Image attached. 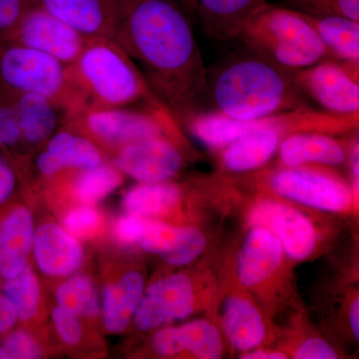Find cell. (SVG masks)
I'll return each mask as SVG.
<instances>
[{
    "mask_svg": "<svg viewBox=\"0 0 359 359\" xmlns=\"http://www.w3.org/2000/svg\"><path fill=\"white\" fill-rule=\"evenodd\" d=\"M351 173H353V188L358 194L359 190V153L358 143L354 144L351 151Z\"/></svg>",
    "mask_w": 359,
    "mask_h": 359,
    "instance_id": "39",
    "label": "cell"
},
{
    "mask_svg": "<svg viewBox=\"0 0 359 359\" xmlns=\"http://www.w3.org/2000/svg\"><path fill=\"white\" fill-rule=\"evenodd\" d=\"M215 110L238 120H255L306 106L290 71L266 59L233 61L209 81Z\"/></svg>",
    "mask_w": 359,
    "mask_h": 359,
    "instance_id": "2",
    "label": "cell"
},
{
    "mask_svg": "<svg viewBox=\"0 0 359 359\" xmlns=\"http://www.w3.org/2000/svg\"><path fill=\"white\" fill-rule=\"evenodd\" d=\"M39 0H0V41H6Z\"/></svg>",
    "mask_w": 359,
    "mask_h": 359,
    "instance_id": "35",
    "label": "cell"
},
{
    "mask_svg": "<svg viewBox=\"0 0 359 359\" xmlns=\"http://www.w3.org/2000/svg\"><path fill=\"white\" fill-rule=\"evenodd\" d=\"M152 337L153 351L162 358H172L184 351L201 359H218L223 354V342L218 328L205 320L185 325L158 328Z\"/></svg>",
    "mask_w": 359,
    "mask_h": 359,
    "instance_id": "21",
    "label": "cell"
},
{
    "mask_svg": "<svg viewBox=\"0 0 359 359\" xmlns=\"http://www.w3.org/2000/svg\"><path fill=\"white\" fill-rule=\"evenodd\" d=\"M58 353L53 342L18 325L0 339V359H39Z\"/></svg>",
    "mask_w": 359,
    "mask_h": 359,
    "instance_id": "33",
    "label": "cell"
},
{
    "mask_svg": "<svg viewBox=\"0 0 359 359\" xmlns=\"http://www.w3.org/2000/svg\"><path fill=\"white\" fill-rule=\"evenodd\" d=\"M0 152L15 168L20 181L27 176L30 159L23 147L22 136L13 101L0 86Z\"/></svg>",
    "mask_w": 359,
    "mask_h": 359,
    "instance_id": "31",
    "label": "cell"
},
{
    "mask_svg": "<svg viewBox=\"0 0 359 359\" xmlns=\"http://www.w3.org/2000/svg\"><path fill=\"white\" fill-rule=\"evenodd\" d=\"M238 39L256 55L285 70L334 60L309 23L287 7L266 4L247 20Z\"/></svg>",
    "mask_w": 359,
    "mask_h": 359,
    "instance_id": "4",
    "label": "cell"
},
{
    "mask_svg": "<svg viewBox=\"0 0 359 359\" xmlns=\"http://www.w3.org/2000/svg\"><path fill=\"white\" fill-rule=\"evenodd\" d=\"M285 6L299 13L359 21V0H285Z\"/></svg>",
    "mask_w": 359,
    "mask_h": 359,
    "instance_id": "34",
    "label": "cell"
},
{
    "mask_svg": "<svg viewBox=\"0 0 359 359\" xmlns=\"http://www.w3.org/2000/svg\"><path fill=\"white\" fill-rule=\"evenodd\" d=\"M0 292L15 309L18 325L27 328L57 346L49 327L50 308L41 278L34 269L32 259L20 275L0 283Z\"/></svg>",
    "mask_w": 359,
    "mask_h": 359,
    "instance_id": "20",
    "label": "cell"
},
{
    "mask_svg": "<svg viewBox=\"0 0 359 359\" xmlns=\"http://www.w3.org/2000/svg\"><path fill=\"white\" fill-rule=\"evenodd\" d=\"M125 175L110 160L95 167L66 170L28 189L41 193L59 214L74 205H96L122 186Z\"/></svg>",
    "mask_w": 359,
    "mask_h": 359,
    "instance_id": "9",
    "label": "cell"
},
{
    "mask_svg": "<svg viewBox=\"0 0 359 359\" xmlns=\"http://www.w3.org/2000/svg\"><path fill=\"white\" fill-rule=\"evenodd\" d=\"M195 309L192 282L185 273L163 276L145 287L133 323L140 332H152L186 320Z\"/></svg>",
    "mask_w": 359,
    "mask_h": 359,
    "instance_id": "14",
    "label": "cell"
},
{
    "mask_svg": "<svg viewBox=\"0 0 359 359\" xmlns=\"http://www.w3.org/2000/svg\"><path fill=\"white\" fill-rule=\"evenodd\" d=\"M280 163L294 168L309 164L340 166L346 160V151L341 142L330 134L302 132L290 135L278 147Z\"/></svg>",
    "mask_w": 359,
    "mask_h": 359,
    "instance_id": "25",
    "label": "cell"
},
{
    "mask_svg": "<svg viewBox=\"0 0 359 359\" xmlns=\"http://www.w3.org/2000/svg\"><path fill=\"white\" fill-rule=\"evenodd\" d=\"M68 73L87 109L137 105L167 107L138 66L113 39H87L76 60L68 65Z\"/></svg>",
    "mask_w": 359,
    "mask_h": 359,
    "instance_id": "3",
    "label": "cell"
},
{
    "mask_svg": "<svg viewBox=\"0 0 359 359\" xmlns=\"http://www.w3.org/2000/svg\"><path fill=\"white\" fill-rule=\"evenodd\" d=\"M297 13L323 40L334 60L359 63V21Z\"/></svg>",
    "mask_w": 359,
    "mask_h": 359,
    "instance_id": "30",
    "label": "cell"
},
{
    "mask_svg": "<svg viewBox=\"0 0 359 359\" xmlns=\"http://www.w3.org/2000/svg\"><path fill=\"white\" fill-rule=\"evenodd\" d=\"M21 192L20 176L6 156L0 152V207Z\"/></svg>",
    "mask_w": 359,
    "mask_h": 359,
    "instance_id": "36",
    "label": "cell"
},
{
    "mask_svg": "<svg viewBox=\"0 0 359 359\" xmlns=\"http://www.w3.org/2000/svg\"><path fill=\"white\" fill-rule=\"evenodd\" d=\"M186 11L174 0H125L114 41L176 121L201 112L209 78Z\"/></svg>",
    "mask_w": 359,
    "mask_h": 359,
    "instance_id": "1",
    "label": "cell"
},
{
    "mask_svg": "<svg viewBox=\"0 0 359 359\" xmlns=\"http://www.w3.org/2000/svg\"><path fill=\"white\" fill-rule=\"evenodd\" d=\"M99 273L103 332L121 334L133 323L145 290V278L140 269L127 264L123 248L116 244L104 248L99 257Z\"/></svg>",
    "mask_w": 359,
    "mask_h": 359,
    "instance_id": "8",
    "label": "cell"
},
{
    "mask_svg": "<svg viewBox=\"0 0 359 359\" xmlns=\"http://www.w3.org/2000/svg\"><path fill=\"white\" fill-rule=\"evenodd\" d=\"M244 359H283L285 354L280 353H273V351H254L244 354L242 356Z\"/></svg>",
    "mask_w": 359,
    "mask_h": 359,
    "instance_id": "40",
    "label": "cell"
},
{
    "mask_svg": "<svg viewBox=\"0 0 359 359\" xmlns=\"http://www.w3.org/2000/svg\"><path fill=\"white\" fill-rule=\"evenodd\" d=\"M182 7L187 11V13H196V1L195 0H178Z\"/></svg>",
    "mask_w": 359,
    "mask_h": 359,
    "instance_id": "42",
    "label": "cell"
},
{
    "mask_svg": "<svg viewBox=\"0 0 359 359\" xmlns=\"http://www.w3.org/2000/svg\"><path fill=\"white\" fill-rule=\"evenodd\" d=\"M60 216L61 226L82 244H97L107 233V219L96 205H74Z\"/></svg>",
    "mask_w": 359,
    "mask_h": 359,
    "instance_id": "32",
    "label": "cell"
},
{
    "mask_svg": "<svg viewBox=\"0 0 359 359\" xmlns=\"http://www.w3.org/2000/svg\"><path fill=\"white\" fill-rule=\"evenodd\" d=\"M53 295L60 308L75 314L92 327L102 330L101 294L95 278L89 273L79 271L58 280L54 285Z\"/></svg>",
    "mask_w": 359,
    "mask_h": 359,
    "instance_id": "27",
    "label": "cell"
},
{
    "mask_svg": "<svg viewBox=\"0 0 359 359\" xmlns=\"http://www.w3.org/2000/svg\"><path fill=\"white\" fill-rule=\"evenodd\" d=\"M349 320H351V330H353L354 337L359 339V301L358 299L353 302L349 311Z\"/></svg>",
    "mask_w": 359,
    "mask_h": 359,
    "instance_id": "41",
    "label": "cell"
},
{
    "mask_svg": "<svg viewBox=\"0 0 359 359\" xmlns=\"http://www.w3.org/2000/svg\"><path fill=\"white\" fill-rule=\"evenodd\" d=\"M125 0H39V6L86 39H114Z\"/></svg>",
    "mask_w": 359,
    "mask_h": 359,
    "instance_id": "18",
    "label": "cell"
},
{
    "mask_svg": "<svg viewBox=\"0 0 359 359\" xmlns=\"http://www.w3.org/2000/svg\"><path fill=\"white\" fill-rule=\"evenodd\" d=\"M49 327L59 351L73 358H100L106 354L102 330L55 304L49 311Z\"/></svg>",
    "mask_w": 359,
    "mask_h": 359,
    "instance_id": "24",
    "label": "cell"
},
{
    "mask_svg": "<svg viewBox=\"0 0 359 359\" xmlns=\"http://www.w3.org/2000/svg\"><path fill=\"white\" fill-rule=\"evenodd\" d=\"M34 229L26 199L18 195L0 207V283L15 278L29 263Z\"/></svg>",
    "mask_w": 359,
    "mask_h": 359,
    "instance_id": "17",
    "label": "cell"
},
{
    "mask_svg": "<svg viewBox=\"0 0 359 359\" xmlns=\"http://www.w3.org/2000/svg\"><path fill=\"white\" fill-rule=\"evenodd\" d=\"M107 160L95 144L62 125L32 156L22 190L66 170L95 167Z\"/></svg>",
    "mask_w": 359,
    "mask_h": 359,
    "instance_id": "12",
    "label": "cell"
},
{
    "mask_svg": "<svg viewBox=\"0 0 359 359\" xmlns=\"http://www.w3.org/2000/svg\"><path fill=\"white\" fill-rule=\"evenodd\" d=\"M250 223L273 233L294 261L308 259L316 248V231L308 218L289 205L268 202L252 212Z\"/></svg>",
    "mask_w": 359,
    "mask_h": 359,
    "instance_id": "19",
    "label": "cell"
},
{
    "mask_svg": "<svg viewBox=\"0 0 359 359\" xmlns=\"http://www.w3.org/2000/svg\"><path fill=\"white\" fill-rule=\"evenodd\" d=\"M250 133L223 149L221 161L226 171L245 173L266 165L290 135L302 132L342 133L351 126L348 116L332 114L309 106L248 120Z\"/></svg>",
    "mask_w": 359,
    "mask_h": 359,
    "instance_id": "5",
    "label": "cell"
},
{
    "mask_svg": "<svg viewBox=\"0 0 359 359\" xmlns=\"http://www.w3.org/2000/svg\"><path fill=\"white\" fill-rule=\"evenodd\" d=\"M181 199V187L170 180L132 187L123 196L121 205L126 214L160 219L171 214Z\"/></svg>",
    "mask_w": 359,
    "mask_h": 359,
    "instance_id": "29",
    "label": "cell"
},
{
    "mask_svg": "<svg viewBox=\"0 0 359 359\" xmlns=\"http://www.w3.org/2000/svg\"><path fill=\"white\" fill-rule=\"evenodd\" d=\"M18 325V314L11 302L0 292V339Z\"/></svg>",
    "mask_w": 359,
    "mask_h": 359,
    "instance_id": "38",
    "label": "cell"
},
{
    "mask_svg": "<svg viewBox=\"0 0 359 359\" xmlns=\"http://www.w3.org/2000/svg\"><path fill=\"white\" fill-rule=\"evenodd\" d=\"M283 247L266 229L255 226L245 238L237 257L236 271L245 287H254L276 273L283 259Z\"/></svg>",
    "mask_w": 359,
    "mask_h": 359,
    "instance_id": "23",
    "label": "cell"
},
{
    "mask_svg": "<svg viewBox=\"0 0 359 359\" xmlns=\"http://www.w3.org/2000/svg\"><path fill=\"white\" fill-rule=\"evenodd\" d=\"M177 123L171 111L161 106L88 108L63 125L83 135L109 159L119 149L133 142L176 134Z\"/></svg>",
    "mask_w": 359,
    "mask_h": 359,
    "instance_id": "7",
    "label": "cell"
},
{
    "mask_svg": "<svg viewBox=\"0 0 359 359\" xmlns=\"http://www.w3.org/2000/svg\"><path fill=\"white\" fill-rule=\"evenodd\" d=\"M87 39L37 6L25 14L6 41L29 47L57 59L65 65H70L81 53Z\"/></svg>",
    "mask_w": 359,
    "mask_h": 359,
    "instance_id": "15",
    "label": "cell"
},
{
    "mask_svg": "<svg viewBox=\"0 0 359 359\" xmlns=\"http://www.w3.org/2000/svg\"><path fill=\"white\" fill-rule=\"evenodd\" d=\"M222 323L226 337L238 351H252L266 337V327L259 309L244 297H230L226 299Z\"/></svg>",
    "mask_w": 359,
    "mask_h": 359,
    "instance_id": "28",
    "label": "cell"
},
{
    "mask_svg": "<svg viewBox=\"0 0 359 359\" xmlns=\"http://www.w3.org/2000/svg\"><path fill=\"white\" fill-rule=\"evenodd\" d=\"M269 184L278 195L323 211H344L351 203V190L341 180L308 165L278 170Z\"/></svg>",
    "mask_w": 359,
    "mask_h": 359,
    "instance_id": "11",
    "label": "cell"
},
{
    "mask_svg": "<svg viewBox=\"0 0 359 359\" xmlns=\"http://www.w3.org/2000/svg\"><path fill=\"white\" fill-rule=\"evenodd\" d=\"M173 136L163 134L133 142L119 149L109 160L125 177L139 183L170 181L184 164L183 154Z\"/></svg>",
    "mask_w": 359,
    "mask_h": 359,
    "instance_id": "13",
    "label": "cell"
},
{
    "mask_svg": "<svg viewBox=\"0 0 359 359\" xmlns=\"http://www.w3.org/2000/svg\"><path fill=\"white\" fill-rule=\"evenodd\" d=\"M359 63L327 60L290 71L295 86L304 96L337 115L359 113Z\"/></svg>",
    "mask_w": 359,
    "mask_h": 359,
    "instance_id": "10",
    "label": "cell"
},
{
    "mask_svg": "<svg viewBox=\"0 0 359 359\" xmlns=\"http://www.w3.org/2000/svg\"><path fill=\"white\" fill-rule=\"evenodd\" d=\"M7 92L13 99L20 122L23 147L32 160V156L62 126L65 112L45 97Z\"/></svg>",
    "mask_w": 359,
    "mask_h": 359,
    "instance_id": "22",
    "label": "cell"
},
{
    "mask_svg": "<svg viewBox=\"0 0 359 359\" xmlns=\"http://www.w3.org/2000/svg\"><path fill=\"white\" fill-rule=\"evenodd\" d=\"M339 358L334 347L321 339H309L297 349L294 358L297 359H335Z\"/></svg>",
    "mask_w": 359,
    "mask_h": 359,
    "instance_id": "37",
    "label": "cell"
},
{
    "mask_svg": "<svg viewBox=\"0 0 359 359\" xmlns=\"http://www.w3.org/2000/svg\"><path fill=\"white\" fill-rule=\"evenodd\" d=\"M0 86L13 93L45 97L65 112V122L87 109L71 81L68 65L14 42L0 41Z\"/></svg>",
    "mask_w": 359,
    "mask_h": 359,
    "instance_id": "6",
    "label": "cell"
},
{
    "mask_svg": "<svg viewBox=\"0 0 359 359\" xmlns=\"http://www.w3.org/2000/svg\"><path fill=\"white\" fill-rule=\"evenodd\" d=\"M86 259L84 245L61 224L44 219L35 224L32 262L35 269L52 283L81 271Z\"/></svg>",
    "mask_w": 359,
    "mask_h": 359,
    "instance_id": "16",
    "label": "cell"
},
{
    "mask_svg": "<svg viewBox=\"0 0 359 359\" xmlns=\"http://www.w3.org/2000/svg\"><path fill=\"white\" fill-rule=\"evenodd\" d=\"M196 13L212 39L224 41L238 39L250 16L268 4L266 0H195Z\"/></svg>",
    "mask_w": 359,
    "mask_h": 359,
    "instance_id": "26",
    "label": "cell"
}]
</instances>
